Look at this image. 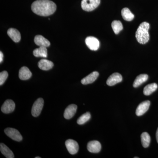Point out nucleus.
Instances as JSON below:
<instances>
[{"instance_id": "obj_1", "label": "nucleus", "mask_w": 158, "mask_h": 158, "mask_svg": "<svg viewBox=\"0 0 158 158\" xmlns=\"http://www.w3.org/2000/svg\"><path fill=\"white\" fill-rule=\"evenodd\" d=\"M31 9L37 15L47 16L53 14L56 11V6L50 0H37L32 4Z\"/></svg>"}, {"instance_id": "obj_2", "label": "nucleus", "mask_w": 158, "mask_h": 158, "mask_svg": "<svg viewBox=\"0 0 158 158\" xmlns=\"http://www.w3.org/2000/svg\"><path fill=\"white\" fill-rule=\"evenodd\" d=\"M149 28V24L146 22L141 23L139 26L135 34L136 39L139 43L144 44L148 42L150 38Z\"/></svg>"}, {"instance_id": "obj_3", "label": "nucleus", "mask_w": 158, "mask_h": 158, "mask_svg": "<svg viewBox=\"0 0 158 158\" xmlns=\"http://www.w3.org/2000/svg\"><path fill=\"white\" fill-rule=\"evenodd\" d=\"M101 0H82V9L85 11H90L96 9L100 5Z\"/></svg>"}, {"instance_id": "obj_4", "label": "nucleus", "mask_w": 158, "mask_h": 158, "mask_svg": "<svg viewBox=\"0 0 158 158\" xmlns=\"http://www.w3.org/2000/svg\"><path fill=\"white\" fill-rule=\"evenodd\" d=\"M44 104V101L42 98L37 99L34 103L31 110L32 116L37 117L41 113Z\"/></svg>"}, {"instance_id": "obj_5", "label": "nucleus", "mask_w": 158, "mask_h": 158, "mask_svg": "<svg viewBox=\"0 0 158 158\" xmlns=\"http://www.w3.org/2000/svg\"><path fill=\"white\" fill-rule=\"evenodd\" d=\"M5 134L12 140L20 141L23 140L22 136L18 130L12 128H7L5 130Z\"/></svg>"}, {"instance_id": "obj_6", "label": "nucleus", "mask_w": 158, "mask_h": 158, "mask_svg": "<svg viewBox=\"0 0 158 158\" xmlns=\"http://www.w3.org/2000/svg\"><path fill=\"white\" fill-rule=\"evenodd\" d=\"M66 148L69 153L74 155L78 152L79 144L77 142L72 139H68L65 142Z\"/></svg>"}, {"instance_id": "obj_7", "label": "nucleus", "mask_w": 158, "mask_h": 158, "mask_svg": "<svg viewBox=\"0 0 158 158\" xmlns=\"http://www.w3.org/2000/svg\"><path fill=\"white\" fill-rule=\"evenodd\" d=\"M85 43L88 48L91 50L96 51L99 48V41L95 37L91 36L87 37L85 40Z\"/></svg>"}, {"instance_id": "obj_8", "label": "nucleus", "mask_w": 158, "mask_h": 158, "mask_svg": "<svg viewBox=\"0 0 158 158\" xmlns=\"http://www.w3.org/2000/svg\"><path fill=\"white\" fill-rule=\"evenodd\" d=\"M15 107L14 102L11 99H8L5 102L2 106L1 110L3 113L8 114L13 112L15 109Z\"/></svg>"}, {"instance_id": "obj_9", "label": "nucleus", "mask_w": 158, "mask_h": 158, "mask_svg": "<svg viewBox=\"0 0 158 158\" xmlns=\"http://www.w3.org/2000/svg\"><path fill=\"white\" fill-rule=\"evenodd\" d=\"M122 76L120 74L118 73H115L112 74L107 79L106 81L107 85L109 86H113L122 81Z\"/></svg>"}, {"instance_id": "obj_10", "label": "nucleus", "mask_w": 158, "mask_h": 158, "mask_svg": "<svg viewBox=\"0 0 158 158\" xmlns=\"http://www.w3.org/2000/svg\"><path fill=\"white\" fill-rule=\"evenodd\" d=\"M150 106L149 101H145L139 105L136 110V114L137 116H141L144 114L149 109Z\"/></svg>"}, {"instance_id": "obj_11", "label": "nucleus", "mask_w": 158, "mask_h": 158, "mask_svg": "<svg viewBox=\"0 0 158 158\" xmlns=\"http://www.w3.org/2000/svg\"><path fill=\"white\" fill-rule=\"evenodd\" d=\"M101 144L97 141H90L88 142L87 145L88 151L94 153L99 152L101 150Z\"/></svg>"}, {"instance_id": "obj_12", "label": "nucleus", "mask_w": 158, "mask_h": 158, "mask_svg": "<svg viewBox=\"0 0 158 158\" xmlns=\"http://www.w3.org/2000/svg\"><path fill=\"white\" fill-rule=\"evenodd\" d=\"M77 108V106L76 105L71 104L69 106L64 112V118L67 119L72 118L76 113Z\"/></svg>"}, {"instance_id": "obj_13", "label": "nucleus", "mask_w": 158, "mask_h": 158, "mask_svg": "<svg viewBox=\"0 0 158 158\" xmlns=\"http://www.w3.org/2000/svg\"><path fill=\"white\" fill-rule=\"evenodd\" d=\"M99 76V73L98 72L94 71L92 73L88 75V76L85 77L81 81L82 84L84 85H87L91 84L96 81Z\"/></svg>"}, {"instance_id": "obj_14", "label": "nucleus", "mask_w": 158, "mask_h": 158, "mask_svg": "<svg viewBox=\"0 0 158 158\" xmlns=\"http://www.w3.org/2000/svg\"><path fill=\"white\" fill-rule=\"evenodd\" d=\"M34 41L35 43L40 47L43 46L47 48L50 45V42L48 40L46 39L41 35H37L35 36Z\"/></svg>"}, {"instance_id": "obj_15", "label": "nucleus", "mask_w": 158, "mask_h": 158, "mask_svg": "<svg viewBox=\"0 0 158 158\" xmlns=\"http://www.w3.org/2000/svg\"><path fill=\"white\" fill-rule=\"evenodd\" d=\"M38 66L39 68L42 70H48L52 68L54 64L49 60L43 59L38 62Z\"/></svg>"}, {"instance_id": "obj_16", "label": "nucleus", "mask_w": 158, "mask_h": 158, "mask_svg": "<svg viewBox=\"0 0 158 158\" xmlns=\"http://www.w3.org/2000/svg\"><path fill=\"white\" fill-rule=\"evenodd\" d=\"M32 73L27 67L23 66L20 69L19 71V77L21 80H28L31 77Z\"/></svg>"}, {"instance_id": "obj_17", "label": "nucleus", "mask_w": 158, "mask_h": 158, "mask_svg": "<svg viewBox=\"0 0 158 158\" xmlns=\"http://www.w3.org/2000/svg\"><path fill=\"white\" fill-rule=\"evenodd\" d=\"M9 37L11 38L15 42H19L21 39L20 33L16 29L10 28L7 32Z\"/></svg>"}, {"instance_id": "obj_18", "label": "nucleus", "mask_w": 158, "mask_h": 158, "mask_svg": "<svg viewBox=\"0 0 158 158\" xmlns=\"http://www.w3.org/2000/svg\"><path fill=\"white\" fill-rule=\"evenodd\" d=\"M148 76L147 74H142L139 75L136 78L133 84V87L134 88H138L143 83L146 82L148 79Z\"/></svg>"}, {"instance_id": "obj_19", "label": "nucleus", "mask_w": 158, "mask_h": 158, "mask_svg": "<svg viewBox=\"0 0 158 158\" xmlns=\"http://www.w3.org/2000/svg\"><path fill=\"white\" fill-rule=\"evenodd\" d=\"M34 56L47 58L48 56V51L45 47L40 46L39 48L35 49L33 51Z\"/></svg>"}, {"instance_id": "obj_20", "label": "nucleus", "mask_w": 158, "mask_h": 158, "mask_svg": "<svg viewBox=\"0 0 158 158\" xmlns=\"http://www.w3.org/2000/svg\"><path fill=\"white\" fill-rule=\"evenodd\" d=\"M0 150L3 155L7 158H14V155L13 152L3 143L0 144Z\"/></svg>"}, {"instance_id": "obj_21", "label": "nucleus", "mask_w": 158, "mask_h": 158, "mask_svg": "<svg viewBox=\"0 0 158 158\" xmlns=\"http://www.w3.org/2000/svg\"><path fill=\"white\" fill-rule=\"evenodd\" d=\"M158 85L156 83H152L145 86L143 90V93L145 95L148 96L153 93L157 89Z\"/></svg>"}, {"instance_id": "obj_22", "label": "nucleus", "mask_w": 158, "mask_h": 158, "mask_svg": "<svg viewBox=\"0 0 158 158\" xmlns=\"http://www.w3.org/2000/svg\"><path fill=\"white\" fill-rule=\"evenodd\" d=\"M121 15L123 19L127 21H131L135 17L134 15L127 8H123L122 10Z\"/></svg>"}, {"instance_id": "obj_23", "label": "nucleus", "mask_w": 158, "mask_h": 158, "mask_svg": "<svg viewBox=\"0 0 158 158\" xmlns=\"http://www.w3.org/2000/svg\"><path fill=\"white\" fill-rule=\"evenodd\" d=\"M141 141L142 146L146 148L149 146L150 143L151 138L149 134L147 132H143L141 135Z\"/></svg>"}, {"instance_id": "obj_24", "label": "nucleus", "mask_w": 158, "mask_h": 158, "mask_svg": "<svg viewBox=\"0 0 158 158\" xmlns=\"http://www.w3.org/2000/svg\"><path fill=\"white\" fill-rule=\"evenodd\" d=\"M112 28L116 34H118L123 29L122 23L120 21L114 20L112 23Z\"/></svg>"}, {"instance_id": "obj_25", "label": "nucleus", "mask_w": 158, "mask_h": 158, "mask_svg": "<svg viewBox=\"0 0 158 158\" xmlns=\"http://www.w3.org/2000/svg\"><path fill=\"white\" fill-rule=\"evenodd\" d=\"M90 117L91 116H90V113L89 112H87L85 114H83L78 118L77 123L79 125L85 124L90 119Z\"/></svg>"}, {"instance_id": "obj_26", "label": "nucleus", "mask_w": 158, "mask_h": 158, "mask_svg": "<svg viewBox=\"0 0 158 158\" xmlns=\"http://www.w3.org/2000/svg\"><path fill=\"white\" fill-rule=\"evenodd\" d=\"M8 72L6 71L2 72L0 73V85H2L6 81V79L8 78Z\"/></svg>"}, {"instance_id": "obj_27", "label": "nucleus", "mask_w": 158, "mask_h": 158, "mask_svg": "<svg viewBox=\"0 0 158 158\" xmlns=\"http://www.w3.org/2000/svg\"><path fill=\"white\" fill-rule=\"evenodd\" d=\"M3 57H4V56H3L2 52H0V62L1 63L2 62Z\"/></svg>"}, {"instance_id": "obj_28", "label": "nucleus", "mask_w": 158, "mask_h": 158, "mask_svg": "<svg viewBox=\"0 0 158 158\" xmlns=\"http://www.w3.org/2000/svg\"><path fill=\"white\" fill-rule=\"evenodd\" d=\"M156 141L158 143V128L157 130L156 133Z\"/></svg>"}, {"instance_id": "obj_29", "label": "nucleus", "mask_w": 158, "mask_h": 158, "mask_svg": "<svg viewBox=\"0 0 158 158\" xmlns=\"http://www.w3.org/2000/svg\"><path fill=\"white\" fill-rule=\"evenodd\" d=\"M35 158H40V157H36Z\"/></svg>"}, {"instance_id": "obj_30", "label": "nucleus", "mask_w": 158, "mask_h": 158, "mask_svg": "<svg viewBox=\"0 0 158 158\" xmlns=\"http://www.w3.org/2000/svg\"><path fill=\"white\" fill-rule=\"evenodd\" d=\"M135 158H138V157H134Z\"/></svg>"}]
</instances>
